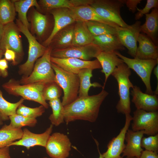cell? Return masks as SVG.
I'll return each instance as SVG.
<instances>
[{"label": "cell", "instance_id": "1", "mask_svg": "<svg viewBox=\"0 0 158 158\" xmlns=\"http://www.w3.org/2000/svg\"><path fill=\"white\" fill-rule=\"evenodd\" d=\"M108 94L106 90L102 89L96 95L78 97L75 100L63 106L64 121L66 125L78 120L96 121L100 106Z\"/></svg>", "mask_w": 158, "mask_h": 158}, {"label": "cell", "instance_id": "2", "mask_svg": "<svg viewBox=\"0 0 158 158\" xmlns=\"http://www.w3.org/2000/svg\"><path fill=\"white\" fill-rule=\"evenodd\" d=\"M131 74L130 69L123 63L116 68L111 74L118 84L119 99L116 106L117 112L125 115L130 114L131 111L130 90L134 86L129 79Z\"/></svg>", "mask_w": 158, "mask_h": 158}, {"label": "cell", "instance_id": "3", "mask_svg": "<svg viewBox=\"0 0 158 158\" xmlns=\"http://www.w3.org/2000/svg\"><path fill=\"white\" fill-rule=\"evenodd\" d=\"M46 83L38 82L25 85L21 84L19 81L11 79L3 84L2 86L8 93L16 96H20L24 100L32 101L40 103L45 109L49 104L43 96V90Z\"/></svg>", "mask_w": 158, "mask_h": 158}, {"label": "cell", "instance_id": "4", "mask_svg": "<svg viewBox=\"0 0 158 158\" xmlns=\"http://www.w3.org/2000/svg\"><path fill=\"white\" fill-rule=\"evenodd\" d=\"M52 49L49 46L43 55L36 61L33 70L28 76H23L19 81L22 85L38 82H55V75L51 61Z\"/></svg>", "mask_w": 158, "mask_h": 158}, {"label": "cell", "instance_id": "5", "mask_svg": "<svg viewBox=\"0 0 158 158\" xmlns=\"http://www.w3.org/2000/svg\"><path fill=\"white\" fill-rule=\"evenodd\" d=\"M55 75V82L63 92L62 104L65 106L78 97L80 81L78 74L67 71L51 62Z\"/></svg>", "mask_w": 158, "mask_h": 158}, {"label": "cell", "instance_id": "6", "mask_svg": "<svg viewBox=\"0 0 158 158\" xmlns=\"http://www.w3.org/2000/svg\"><path fill=\"white\" fill-rule=\"evenodd\" d=\"M16 24L20 32L26 37L28 42V58L26 61L19 66L18 73L23 76L27 77L32 73L36 61L41 57L45 51L47 47L40 43L33 36L29 30L16 19Z\"/></svg>", "mask_w": 158, "mask_h": 158}, {"label": "cell", "instance_id": "7", "mask_svg": "<svg viewBox=\"0 0 158 158\" xmlns=\"http://www.w3.org/2000/svg\"><path fill=\"white\" fill-rule=\"evenodd\" d=\"M125 0H93L90 5L101 17L117 25L128 28L120 14V10L125 4Z\"/></svg>", "mask_w": 158, "mask_h": 158}, {"label": "cell", "instance_id": "8", "mask_svg": "<svg viewBox=\"0 0 158 158\" xmlns=\"http://www.w3.org/2000/svg\"><path fill=\"white\" fill-rule=\"evenodd\" d=\"M115 52L123 63L130 69L133 70L141 78L145 86L146 93L154 94L151 85L150 77L153 69L158 64V59L144 60L136 57L130 59L124 56L117 51Z\"/></svg>", "mask_w": 158, "mask_h": 158}, {"label": "cell", "instance_id": "9", "mask_svg": "<svg viewBox=\"0 0 158 158\" xmlns=\"http://www.w3.org/2000/svg\"><path fill=\"white\" fill-rule=\"evenodd\" d=\"M101 51L99 47L92 43L82 46H73L52 50L51 56L59 58H73L90 61L96 58Z\"/></svg>", "mask_w": 158, "mask_h": 158}, {"label": "cell", "instance_id": "10", "mask_svg": "<svg viewBox=\"0 0 158 158\" xmlns=\"http://www.w3.org/2000/svg\"><path fill=\"white\" fill-rule=\"evenodd\" d=\"M132 130L134 131L143 130L144 134L153 135L158 132L157 111H147L136 109L133 112Z\"/></svg>", "mask_w": 158, "mask_h": 158}, {"label": "cell", "instance_id": "11", "mask_svg": "<svg viewBox=\"0 0 158 158\" xmlns=\"http://www.w3.org/2000/svg\"><path fill=\"white\" fill-rule=\"evenodd\" d=\"M71 146V142L66 135L55 132L50 136L45 148L47 154L51 158H67Z\"/></svg>", "mask_w": 158, "mask_h": 158}, {"label": "cell", "instance_id": "12", "mask_svg": "<svg viewBox=\"0 0 158 158\" xmlns=\"http://www.w3.org/2000/svg\"><path fill=\"white\" fill-rule=\"evenodd\" d=\"M4 31L0 44V49L4 52L6 49L14 51L21 56L23 54L20 35V32L16 24L12 22L4 25Z\"/></svg>", "mask_w": 158, "mask_h": 158}, {"label": "cell", "instance_id": "13", "mask_svg": "<svg viewBox=\"0 0 158 158\" xmlns=\"http://www.w3.org/2000/svg\"><path fill=\"white\" fill-rule=\"evenodd\" d=\"M141 22L137 20L128 28L118 27L116 28V35L123 46L128 50V53L135 58L137 48V42L140 33Z\"/></svg>", "mask_w": 158, "mask_h": 158}, {"label": "cell", "instance_id": "14", "mask_svg": "<svg viewBox=\"0 0 158 158\" xmlns=\"http://www.w3.org/2000/svg\"><path fill=\"white\" fill-rule=\"evenodd\" d=\"M51 61L63 69L77 74L83 69L89 68L94 70L102 68L97 59L93 61H85L76 58H59L51 56Z\"/></svg>", "mask_w": 158, "mask_h": 158}, {"label": "cell", "instance_id": "15", "mask_svg": "<svg viewBox=\"0 0 158 158\" xmlns=\"http://www.w3.org/2000/svg\"><path fill=\"white\" fill-rule=\"evenodd\" d=\"M53 125L51 124L45 131L42 133H33L26 128L23 130L21 138L9 145L8 146H20L29 150L32 147L40 146L45 147L47 141L53 129Z\"/></svg>", "mask_w": 158, "mask_h": 158}, {"label": "cell", "instance_id": "16", "mask_svg": "<svg viewBox=\"0 0 158 158\" xmlns=\"http://www.w3.org/2000/svg\"><path fill=\"white\" fill-rule=\"evenodd\" d=\"M125 116L124 126L121 129L119 134L109 142L107 150L102 154L103 158H123L121 155L126 146L124 143L125 135L132 120V117L130 114L126 115Z\"/></svg>", "mask_w": 158, "mask_h": 158}, {"label": "cell", "instance_id": "17", "mask_svg": "<svg viewBox=\"0 0 158 158\" xmlns=\"http://www.w3.org/2000/svg\"><path fill=\"white\" fill-rule=\"evenodd\" d=\"M49 12L53 16L54 24L50 34L42 44L46 47L49 46L52 39L58 32L75 22L71 15L69 9L65 8L55 9Z\"/></svg>", "mask_w": 158, "mask_h": 158}, {"label": "cell", "instance_id": "18", "mask_svg": "<svg viewBox=\"0 0 158 158\" xmlns=\"http://www.w3.org/2000/svg\"><path fill=\"white\" fill-rule=\"evenodd\" d=\"M130 94L131 100L136 109L147 111H157L158 109V96L155 94L150 95L142 92L140 88L134 86Z\"/></svg>", "mask_w": 158, "mask_h": 158}, {"label": "cell", "instance_id": "19", "mask_svg": "<svg viewBox=\"0 0 158 158\" xmlns=\"http://www.w3.org/2000/svg\"><path fill=\"white\" fill-rule=\"evenodd\" d=\"M27 18L30 24V32L32 35L36 40H43L49 26L47 16L42 14L32 7L28 11Z\"/></svg>", "mask_w": 158, "mask_h": 158}, {"label": "cell", "instance_id": "20", "mask_svg": "<svg viewBox=\"0 0 158 158\" xmlns=\"http://www.w3.org/2000/svg\"><path fill=\"white\" fill-rule=\"evenodd\" d=\"M144 134L143 130L134 131L128 129L125 140L127 142L123 152L122 157L126 158L139 157L143 150L141 146V141Z\"/></svg>", "mask_w": 158, "mask_h": 158}, {"label": "cell", "instance_id": "21", "mask_svg": "<svg viewBox=\"0 0 158 158\" xmlns=\"http://www.w3.org/2000/svg\"><path fill=\"white\" fill-rule=\"evenodd\" d=\"M69 10L75 22L95 21L107 24L115 28L120 27L102 18L90 5L73 7Z\"/></svg>", "mask_w": 158, "mask_h": 158}, {"label": "cell", "instance_id": "22", "mask_svg": "<svg viewBox=\"0 0 158 158\" xmlns=\"http://www.w3.org/2000/svg\"><path fill=\"white\" fill-rule=\"evenodd\" d=\"M137 42L139 45L136 50L135 57L144 60L158 59V47L147 35L140 33Z\"/></svg>", "mask_w": 158, "mask_h": 158}, {"label": "cell", "instance_id": "23", "mask_svg": "<svg viewBox=\"0 0 158 158\" xmlns=\"http://www.w3.org/2000/svg\"><path fill=\"white\" fill-rule=\"evenodd\" d=\"M96 58L101 66L102 69L101 71L105 75L104 82L102 87V89H104L109 77L111 75L115 68L123 62L116 55L115 52H101Z\"/></svg>", "mask_w": 158, "mask_h": 158}, {"label": "cell", "instance_id": "24", "mask_svg": "<svg viewBox=\"0 0 158 158\" xmlns=\"http://www.w3.org/2000/svg\"><path fill=\"white\" fill-rule=\"evenodd\" d=\"M92 43L97 46L101 52H112L125 49L116 35L106 34L94 36Z\"/></svg>", "mask_w": 158, "mask_h": 158}, {"label": "cell", "instance_id": "25", "mask_svg": "<svg viewBox=\"0 0 158 158\" xmlns=\"http://www.w3.org/2000/svg\"><path fill=\"white\" fill-rule=\"evenodd\" d=\"M145 15V21L141 25V32L147 35L157 46L158 8H152L150 13Z\"/></svg>", "mask_w": 158, "mask_h": 158}, {"label": "cell", "instance_id": "26", "mask_svg": "<svg viewBox=\"0 0 158 158\" xmlns=\"http://www.w3.org/2000/svg\"><path fill=\"white\" fill-rule=\"evenodd\" d=\"M75 23L67 26L56 34L49 46L52 49L63 48L72 45Z\"/></svg>", "mask_w": 158, "mask_h": 158}, {"label": "cell", "instance_id": "27", "mask_svg": "<svg viewBox=\"0 0 158 158\" xmlns=\"http://www.w3.org/2000/svg\"><path fill=\"white\" fill-rule=\"evenodd\" d=\"M94 36L89 30L85 22L75 23L72 45L82 46L92 43Z\"/></svg>", "mask_w": 158, "mask_h": 158}, {"label": "cell", "instance_id": "28", "mask_svg": "<svg viewBox=\"0 0 158 158\" xmlns=\"http://www.w3.org/2000/svg\"><path fill=\"white\" fill-rule=\"evenodd\" d=\"M16 12H18V20L29 30L30 25L28 22L27 14L30 8L35 7L38 11H40V7L38 1L36 0H14Z\"/></svg>", "mask_w": 158, "mask_h": 158}, {"label": "cell", "instance_id": "29", "mask_svg": "<svg viewBox=\"0 0 158 158\" xmlns=\"http://www.w3.org/2000/svg\"><path fill=\"white\" fill-rule=\"evenodd\" d=\"M23 130L11 124H5L0 129V148L8 146L12 142L22 137Z\"/></svg>", "mask_w": 158, "mask_h": 158}, {"label": "cell", "instance_id": "30", "mask_svg": "<svg viewBox=\"0 0 158 158\" xmlns=\"http://www.w3.org/2000/svg\"><path fill=\"white\" fill-rule=\"evenodd\" d=\"M93 70L91 69L84 68L81 70L78 73L80 81L78 97L88 96L89 91L91 87H102V86L98 83H91L90 79L92 76Z\"/></svg>", "mask_w": 158, "mask_h": 158}, {"label": "cell", "instance_id": "31", "mask_svg": "<svg viewBox=\"0 0 158 158\" xmlns=\"http://www.w3.org/2000/svg\"><path fill=\"white\" fill-rule=\"evenodd\" d=\"M16 12L14 0H0V22L3 25L13 22Z\"/></svg>", "mask_w": 158, "mask_h": 158}, {"label": "cell", "instance_id": "32", "mask_svg": "<svg viewBox=\"0 0 158 158\" xmlns=\"http://www.w3.org/2000/svg\"><path fill=\"white\" fill-rule=\"evenodd\" d=\"M42 10L48 12L59 8L71 9L75 7V0H40L38 1Z\"/></svg>", "mask_w": 158, "mask_h": 158}, {"label": "cell", "instance_id": "33", "mask_svg": "<svg viewBox=\"0 0 158 158\" xmlns=\"http://www.w3.org/2000/svg\"><path fill=\"white\" fill-rule=\"evenodd\" d=\"M49 104L52 112L49 118L51 124L58 126L64 122L63 113V106L59 98L49 101Z\"/></svg>", "mask_w": 158, "mask_h": 158}, {"label": "cell", "instance_id": "34", "mask_svg": "<svg viewBox=\"0 0 158 158\" xmlns=\"http://www.w3.org/2000/svg\"><path fill=\"white\" fill-rule=\"evenodd\" d=\"M85 22L89 30L94 36L106 34L116 35L117 28L97 21H90Z\"/></svg>", "mask_w": 158, "mask_h": 158}, {"label": "cell", "instance_id": "35", "mask_svg": "<svg viewBox=\"0 0 158 158\" xmlns=\"http://www.w3.org/2000/svg\"><path fill=\"white\" fill-rule=\"evenodd\" d=\"M24 100V99L22 98L16 103L9 102L3 97L2 92L0 90V111L5 121L9 120L10 116L16 114L17 109L20 104L23 103Z\"/></svg>", "mask_w": 158, "mask_h": 158}, {"label": "cell", "instance_id": "36", "mask_svg": "<svg viewBox=\"0 0 158 158\" xmlns=\"http://www.w3.org/2000/svg\"><path fill=\"white\" fill-rule=\"evenodd\" d=\"M62 88L55 82L47 83L43 90V96L45 101L59 98L62 95Z\"/></svg>", "mask_w": 158, "mask_h": 158}, {"label": "cell", "instance_id": "37", "mask_svg": "<svg viewBox=\"0 0 158 158\" xmlns=\"http://www.w3.org/2000/svg\"><path fill=\"white\" fill-rule=\"evenodd\" d=\"M11 124L13 126L18 128L25 126L33 127L37 123L36 118L26 117L17 114L9 117Z\"/></svg>", "mask_w": 158, "mask_h": 158}, {"label": "cell", "instance_id": "38", "mask_svg": "<svg viewBox=\"0 0 158 158\" xmlns=\"http://www.w3.org/2000/svg\"><path fill=\"white\" fill-rule=\"evenodd\" d=\"M45 109L42 105L38 107L31 108L26 107L22 103L18 107L16 113L26 117L36 118L42 115L45 112Z\"/></svg>", "mask_w": 158, "mask_h": 158}, {"label": "cell", "instance_id": "39", "mask_svg": "<svg viewBox=\"0 0 158 158\" xmlns=\"http://www.w3.org/2000/svg\"><path fill=\"white\" fill-rule=\"evenodd\" d=\"M141 146L145 150L158 153V133L147 137H143L141 141Z\"/></svg>", "mask_w": 158, "mask_h": 158}, {"label": "cell", "instance_id": "40", "mask_svg": "<svg viewBox=\"0 0 158 158\" xmlns=\"http://www.w3.org/2000/svg\"><path fill=\"white\" fill-rule=\"evenodd\" d=\"M154 8H158V0H147L146 4L143 9L137 8L138 12L135 14V20H138L144 15L148 13L150 11Z\"/></svg>", "mask_w": 158, "mask_h": 158}, {"label": "cell", "instance_id": "41", "mask_svg": "<svg viewBox=\"0 0 158 158\" xmlns=\"http://www.w3.org/2000/svg\"><path fill=\"white\" fill-rule=\"evenodd\" d=\"M5 59L7 61H11L13 64L15 65L17 62L16 61L17 55L14 51L9 49H6L4 53Z\"/></svg>", "mask_w": 158, "mask_h": 158}, {"label": "cell", "instance_id": "42", "mask_svg": "<svg viewBox=\"0 0 158 158\" xmlns=\"http://www.w3.org/2000/svg\"><path fill=\"white\" fill-rule=\"evenodd\" d=\"M142 1L141 0H126L125 4L130 11L134 13L137 10V5Z\"/></svg>", "mask_w": 158, "mask_h": 158}, {"label": "cell", "instance_id": "43", "mask_svg": "<svg viewBox=\"0 0 158 158\" xmlns=\"http://www.w3.org/2000/svg\"><path fill=\"white\" fill-rule=\"evenodd\" d=\"M8 68L7 61L4 58L0 59V72L1 76L5 78L8 74L7 70Z\"/></svg>", "mask_w": 158, "mask_h": 158}, {"label": "cell", "instance_id": "44", "mask_svg": "<svg viewBox=\"0 0 158 158\" xmlns=\"http://www.w3.org/2000/svg\"><path fill=\"white\" fill-rule=\"evenodd\" d=\"M134 158H158L157 153L147 150H143L140 156Z\"/></svg>", "mask_w": 158, "mask_h": 158}, {"label": "cell", "instance_id": "45", "mask_svg": "<svg viewBox=\"0 0 158 158\" xmlns=\"http://www.w3.org/2000/svg\"><path fill=\"white\" fill-rule=\"evenodd\" d=\"M0 158H11L9 147L6 146L0 148Z\"/></svg>", "mask_w": 158, "mask_h": 158}, {"label": "cell", "instance_id": "46", "mask_svg": "<svg viewBox=\"0 0 158 158\" xmlns=\"http://www.w3.org/2000/svg\"><path fill=\"white\" fill-rule=\"evenodd\" d=\"M154 74L156 76L157 80V85L156 89L153 92L154 94L158 95V64L155 68H154L153 71Z\"/></svg>", "mask_w": 158, "mask_h": 158}, {"label": "cell", "instance_id": "47", "mask_svg": "<svg viewBox=\"0 0 158 158\" xmlns=\"http://www.w3.org/2000/svg\"><path fill=\"white\" fill-rule=\"evenodd\" d=\"M4 25L0 22V44L3 36L4 31Z\"/></svg>", "mask_w": 158, "mask_h": 158}, {"label": "cell", "instance_id": "48", "mask_svg": "<svg viewBox=\"0 0 158 158\" xmlns=\"http://www.w3.org/2000/svg\"><path fill=\"white\" fill-rule=\"evenodd\" d=\"M5 121L3 116L0 111V125L3 124V121Z\"/></svg>", "mask_w": 158, "mask_h": 158}, {"label": "cell", "instance_id": "49", "mask_svg": "<svg viewBox=\"0 0 158 158\" xmlns=\"http://www.w3.org/2000/svg\"><path fill=\"white\" fill-rule=\"evenodd\" d=\"M95 142L97 144V149L98 150V151L99 154V158H103V156H102V154L101 153V152H100V151L99 149V147H98V142L96 140H95Z\"/></svg>", "mask_w": 158, "mask_h": 158}, {"label": "cell", "instance_id": "50", "mask_svg": "<svg viewBox=\"0 0 158 158\" xmlns=\"http://www.w3.org/2000/svg\"><path fill=\"white\" fill-rule=\"evenodd\" d=\"M4 52L2 50L0 49V59H1L3 55L4 54ZM1 76V74L0 72V77Z\"/></svg>", "mask_w": 158, "mask_h": 158}, {"label": "cell", "instance_id": "51", "mask_svg": "<svg viewBox=\"0 0 158 158\" xmlns=\"http://www.w3.org/2000/svg\"><path fill=\"white\" fill-rule=\"evenodd\" d=\"M43 158H48V157H44Z\"/></svg>", "mask_w": 158, "mask_h": 158}]
</instances>
